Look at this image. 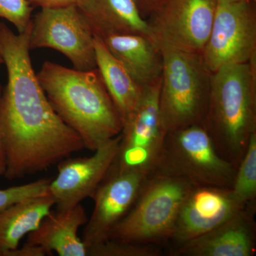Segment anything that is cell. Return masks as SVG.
Segmentation results:
<instances>
[{
    "mask_svg": "<svg viewBox=\"0 0 256 256\" xmlns=\"http://www.w3.org/2000/svg\"><path fill=\"white\" fill-rule=\"evenodd\" d=\"M32 22L14 33L0 22V50L8 84L0 96L4 178H21L58 164L85 148L80 136L56 112L35 73L30 57Z\"/></svg>",
    "mask_w": 256,
    "mask_h": 256,
    "instance_id": "cell-1",
    "label": "cell"
},
{
    "mask_svg": "<svg viewBox=\"0 0 256 256\" xmlns=\"http://www.w3.org/2000/svg\"><path fill=\"white\" fill-rule=\"evenodd\" d=\"M50 105L92 152L120 134L122 120L97 68L45 62L37 74Z\"/></svg>",
    "mask_w": 256,
    "mask_h": 256,
    "instance_id": "cell-2",
    "label": "cell"
},
{
    "mask_svg": "<svg viewBox=\"0 0 256 256\" xmlns=\"http://www.w3.org/2000/svg\"><path fill=\"white\" fill-rule=\"evenodd\" d=\"M202 124L220 156L237 168L256 132V57L212 74Z\"/></svg>",
    "mask_w": 256,
    "mask_h": 256,
    "instance_id": "cell-3",
    "label": "cell"
},
{
    "mask_svg": "<svg viewBox=\"0 0 256 256\" xmlns=\"http://www.w3.org/2000/svg\"><path fill=\"white\" fill-rule=\"evenodd\" d=\"M160 47L163 55L160 110L166 131L203 124L212 73L202 55Z\"/></svg>",
    "mask_w": 256,
    "mask_h": 256,
    "instance_id": "cell-4",
    "label": "cell"
},
{
    "mask_svg": "<svg viewBox=\"0 0 256 256\" xmlns=\"http://www.w3.org/2000/svg\"><path fill=\"white\" fill-rule=\"evenodd\" d=\"M194 186L184 178L152 172L134 206L114 227L109 239L136 244H168L182 205Z\"/></svg>",
    "mask_w": 256,
    "mask_h": 256,
    "instance_id": "cell-5",
    "label": "cell"
},
{
    "mask_svg": "<svg viewBox=\"0 0 256 256\" xmlns=\"http://www.w3.org/2000/svg\"><path fill=\"white\" fill-rule=\"evenodd\" d=\"M236 171L220 156L204 126L197 124L166 133L152 172L184 178L195 186L230 188Z\"/></svg>",
    "mask_w": 256,
    "mask_h": 256,
    "instance_id": "cell-6",
    "label": "cell"
},
{
    "mask_svg": "<svg viewBox=\"0 0 256 256\" xmlns=\"http://www.w3.org/2000/svg\"><path fill=\"white\" fill-rule=\"evenodd\" d=\"M160 86L161 79L142 88L137 105L122 122L110 170L148 175L154 170L168 133L160 114Z\"/></svg>",
    "mask_w": 256,
    "mask_h": 256,
    "instance_id": "cell-7",
    "label": "cell"
},
{
    "mask_svg": "<svg viewBox=\"0 0 256 256\" xmlns=\"http://www.w3.org/2000/svg\"><path fill=\"white\" fill-rule=\"evenodd\" d=\"M30 50L48 48L66 56L74 68H96L95 33L76 5L41 9L32 20Z\"/></svg>",
    "mask_w": 256,
    "mask_h": 256,
    "instance_id": "cell-8",
    "label": "cell"
},
{
    "mask_svg": "<svg viewBox=\"0 0 256 256\" xmlns=\"http://www.w3.org/2000/svg\"><path fill=\"white\" fill-rule=\"evenodd\" d=\"M212 74L256 57V8L250 0L217 2L210 38L202 54Z\"/></svg>",
    "mask_w": 256,
    "mask_h": 256,
    "instance_id": "cell-9",
    "label": "cell"
},
{
    "mask_svg": "<svg viewBox=\"0 0 256 256\" xmlns=\"http://www.w3.org/2000/svg\"><path fill=\"white\" fill-rule=\"evenodd\" d=\"M217 0H172L146 18L160 46L202 54L210 38Z\"/></svg>",
    "mask_w": 256,
    "mask_h": 256,
    "instance_id": "cell-10",
    "label": "cell"
},
{
    "mask_svg": "<svg viewBox=\"0 0 256 256\" xmlns=\"http://www.w3.org/2000/svg\"><path fill=\"white\" fill-rule=\"evenodd\" d=\"M148 174L110 170L99 185L94 198V212L82 235L87 248L108 240L112 230L137 201Z\"/></svg>",
    "mask_w": 256,
    "mask_h": 256,
    "instance_id": "cell-11",
    "label": "cell"
},
{
    "mask_svg": "<svg viewBox=\"0 0 256 256\" xmlns=\"http://www.w3.org/2000/svg\"><path fill=\"white\" fill-rule=\"evenodd\" d=\"M120 136L112 138L86 158H65L58 163V174L48 192L58 210L70 208L92 198L114 164Z\"/></svg>",
    "mask_w": 256,
    "mask_h": 256,
    "instance_id": "cell-12",
    "label": "cell"
},
{
    "mask_svg": "<svg viewBox=\"0 0 256 256\" xmlns=\"http://www.w3.org/2000/svg\"><path fill=\"white\" fill-rule=\"evenodd\" d=\"M244 208L230 188L194 186L178 212L168 242L170 250L214 230Z\"/></svg>",
    "mask_w": 256,
    "mask_h": 256,
    "instance_id": "cell-13",
    "label": "cell"
},
{
    "mask_svg": "<svg viewBox=\"0 0 256 256\" xmlns=\"http://www.w3.org/2000/svg\"><path fill=\"white\" fill-rule=\"evenodd\" d=\"M256 208L246 207L204 235L170 250L174 256H252L256 249Z\"/></svg>",
    "mask_w": 256,
    "mask_h": 256,
    "instance_id": "cell-14",
    "label": "cell"
},
{
    "mask_svg": "<svg viewBox=\"0 0 256 256\" xmlns=\"http://www.w3.org/2000/svg\"><path fill=\"white\" fill-rule=\"evenodd\" d=\"M82 204L64 210H50L38 226L28 234V244L38 246L52 255L88 256V248L78 232L88 222Z\"/></svg>",
    "mask_w": 256,
    "mask_h": 256,
    "instance_id": "cell-15",
    "label": "cell"
},
{
    "mask_svg": "<svg viewBox=\"0 0 256 256\" xmlns=\"http://www.w3.org/2000/svg\"><path fill=\"white\" fill-rule=\"evenodd\" d=\"M101 38L140 86L151 85L161 79L162 52L151 37L142 34H114Z\"/></svg>",
    "mask_w": 256,
    "mask_h": 256,
    "instance_id": "cell-16",
    "label": "cell"
},
{
    "mask_svg": "<svg viewBox=\"0 0 256 256\" xmlns=\"http://www.w3.org/2000/svg\"><path fill=\"white\" fill-rule=\"evenodd\" d=\"M77 6L100 38L114 34H142L152 38L149 24L134 0H80Z\"/></svg>",
    "mask_w": 256,
    "mask_h": 256,
    "instance_id": "cell-17",
    "label": "cell"
},
{
    "mask_svg": "<svg viewBox=\"0 0 256 256\" xmlns=\"http://www.w3.org/2000/svg\"><path fill=\"white\" fill-rule=\"evenodd\" d=\"M55 206L50 193L0 210V256H10L22 239L34 230Z\"/></svg>",
    "mask_w": 256,
    "mask_h": 256,
    "instance_id": "cell-18",
    "label": "cell"
},
{
    "mask_svg": "<svg viewBox=\"0 0 256 256\" xmlns=\"http://www.w3.org/2000/svg\"><path fill=\"white\" fill-rule=\"evenodd\" d=\"M96 68L117 108L122 122L137 105L142 88L131 76L126 67L107 48L102 38L95 35Z\"/></svg>",
    "mask_w": 256,
    "mask_h": 256,
    "instance_id": "cell-19",
    "label": "cell"
},
{
    "mask_svg": "<svg viewBox=\"0 0 256 256\" xmlns=\"http://www.w3.org/2000/svg\"><path fill=\"white\" fill-rule=\"evenodd\" d=\"M230 190L242 206L256 208V132L250 137L246 151L237 166Z\"/></svg>",
    "mask_w": 256,
    "mask_h": 256,
    "instance_id": "cell-20",
    "label": "cell"
},
{
    "mask_svg": "<svg viewBox=\"0 0 256 256\" xmlns=\"http://www.w3.org/2000/svg\"><path fill=\"white\" fill-rule=\"evenodd\" d=\"M161 248L158 244L109 240L88 248V256H160Z\"/></svg>",
    "mask_w": 256,
    "mask_h": 256,
    "instance_id": "cell-21",
    "label": "cell"
},
{
    "mask_svg": "<svg viewBox=\"0 0 256 256\" xmlns=\"http://www.w3.org/2000/svg\"><path fill=\"white\" fill-rule=\"evenodd\" d=\"M50 180L42 178L33 182L0 188V210L28 198L48 193Z\"/></svg>",
    "mask_w": 256,
    "mask_h": 256,
    "instance_id": "cell-22",
    "label": "cell"
},
{
    "mask_svg": "<svg viewBox=\"0 0 256 256\" xmlns=\"http://www.w3.org/2000/svg\"><path fill=\"white\" fill-rule=\"evenodd\" d=\"M33 9L26 0H0V18L14 25L18 33L30 26Z\"/></svg>",
    "mask_w": 256,
    "mask_h": 256,
    "instance_id": "cell-23",
    "label": "cell"
},
{
    "mask_svg": "<svg viewBox=\"0 0 256 256\" xmlns=\"http://www.w3.org/2000/svg\"><path fill=\"white\" fill-rule=\"evenodd\" d=\"M170 1L172 0H134L141 16L146 20Z\"/></svg>",
    "mask_w": 256,
    "mask_h": 256,
    "instance_id": "cell-24",
    "label": "cell"
},
{
    "mask_svg": "<svg viewBox=\"0 0 256 256\" xmlns=\"http://www.w3.org/2000/svg\"><path fill=\"white\" fill-rule=\"evenodd\" d=\"M33 6H38L41 9L65 8V6L78 5L80 0H26Z\"/></svg>",
    "mask_w": 256,
    "mask_h": 256,
    "instance_id": "cell-25",
    "label": "cell"
},
{
    "mask_svg": "<svg viewBox=\"0 0 256 256\" xmlns=\"http://www.w3.org/2000/svg\"><path fill=\"white\" fill-rule=\"evenodd\" d=\"M50 256L44 248L38 246L26 244L22 247H18L10 254V256Z\"/></svg>",
    "mask_w": 256,
    "mask_h": 256,
    "instance_id": "cell-26",
    "label": "cell"
},
{
    "mask_svg": "<svg viewBox=\"0 0 256 256\" xmlns=\"http://www.w3.org/2000/svg\"><path fill=\"white\" fill-rule=\"evenodd\" d=\"M2 89L0 86V96H1ZM6 170V160H5V152L4 142H3L2 132L1 124H0V176H4Z\"/></svg>",
    "mask_w": 256,
    "mask_h": 256,
    "instance_id": "cell-27",
    "label": "cell"
},
{
    "mask_svg": "<svg viewBox=\"0 0 256 256\" xmlns=\"http://www.w3.org/2000/svg\"><path fill=\"white\" fill-rule=\"evenodd\" d=\"M2 64H4V60H3L2 54L1 50H0V68H1Z\"/></svg>",
    "mask_w": 256,
    "mask_h": 256,
    "instance_id": "cell-28",
    "label": "cell"
},
{
    "mask_svg": "<svg viewBox=\"0 0 256 256\" xmlns=\"http://www.w3.org/2000/svg\"><path fill=\"white\" fill-rule=\"evenodd\" d=\"M238 0H217V2H235Z\"/></svg>",
    "mask_w": 256,
    "mask_h": 256,
    "instance_id": "cell-29",
    "label": "cell"
},
{
    "mask_svg": "<svg viewBox=\"0 0 256 256\" xmlns=\"http://www.w3.org/2000/svg\"><path fill=\"white\" fill-rule=\"evenodd\" d=\"M250 1L254 2H256V0H250Z\"/></svg>",
    "mask_w": 256,
    "mask_h": 256,
    "instance_id": "cell-30",
    "label": "cell"
}]
</instances>
